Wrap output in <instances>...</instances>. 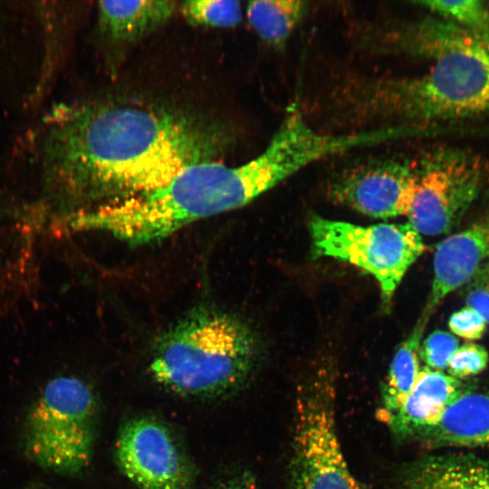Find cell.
<instances>
[{
  "label": "cell",
  "instance_id": "obj_19",
  "mask_svg": "<svg viewBox=\"0 0 489 489\" xmlns=\"http://www.w3.org/2000/svg\"><path fill=\"white\" fill-rule=\"evenodd\" d=\"M181 12L189 24L211 27H233L242 18L241 3L234 0L185 1Z\"/></svg>",
  "mask_w": 489,
  "mask_h": 489
},
{
  "label": "cell",
  "instance_id": "obj_6",
  "mask_svg": "<svg viewBox=\"0 0 489 489\" xmlns=\"http://www.w3.org/2000/svg\"><path fill=\"white\" fill-rule=\"evenodd\" d=\"M314 254L353 264L378 282L388 304L426 245L409 224L358 225L313 216L309 222Z\"/></svg>",
  "mask_w": 489,
  "mask_h": 489
},
{
  "label": "cell",
  "instance_id": "obj_2",
  "mask_svg": "<svg viewBox=\"0 0 489 489\" xmlns=\"http://www.w3.org/2000/svg\"><path fill=\"white\" fill-rule=\"evenodd\" d=\"M381 49L428 59L414 76H361L332 92L338 115L382 126L430 124L489 114V34L471 32L440 17L388 28Z\"/></svg>",
  "mask_w": 489,
  "mask_h": 489
},
{
  "label": "cell",
  "instance_id": "obj_1",
  "mask_svg": "<svg viewBox=\"0 0 489 489\" xmlns=\"http://www.w3.org/2000/svg\"><path fill=\"white\" fill-rule=\"evenodd\" d=\"M226 144L216 123L111 102L72 109L59 119L47 138L46 157L52 177L66 192L113 201L166 186L185 168L215 160Z\"/></svg>",
  "mask_w": 489,
  "mask_h": 489
},
{
  "label": "cell",
  "instance_id": "obj_9",
  "mask_svg": "<svg viewBox=\"0 0 489 489\" xmlns=\"http://www.w3.org/2000/svg\"><path fill=\"white\" fill-rule=\"evenodd\" d=\"M117 464L139 489H192L195 469L172 430L150 417L127 421L115 445Z\"/></svg>",
  "mask_w": 489,
  "mask_h": 489
},
{
  "label": "cell",
  "instance_id": "obj_7",
  "mask_svg": "<svg viewBox=\"0 0 489 489\" xmlns=\"http://www.w3.org/2000/svg\"><path fill=\"white\" fill-rule=\"evenodd\" d=\"M334 401L333 385L326 376L306 385L296 398L291 464L294 489H360L338 438Z\"/></svg>",
  "mask_w": 489,
  "mask_h": 489
},
{
  "label": "cell",
  "instance_id": "obj_11",
  "mask_svg": "<svg viewBox=\"0 0 489 489\" xmlns=\"http://www.w3.org/2000/svg\"><path fill=\"white\" fill-rule=\"evenodd\" d=\"M486 264H489V216L449 235L437 245L431 291L421 315L429 319L449 293L465 285Z\"/></svg>",
  "mask_w": 489,
  "mask_h": 489
},
{
  "label": "cell",
  "instance_id": "obj_4",
  "mask_svg": "<svg viewBox=\"0 0 489 489\" xmlns=\"http://www.w3.org/2000/svg\"><path fill=\"white\" fill-rule=\"evenodd\" d=\"M256 355V340L244 321L216 309L200 308L161 337L149 370L173 394L214 398L232 394L245 383Z\"/></svg>",
  "mask_w": 489,
  "mask_h": 489
},
{
  "label": "cell",
  "instance_id": "obj_8",
  "mask_svg": "<svg viewBox=\"0 0 489 489\" xmlns=\"http://www.w3.org/2000/svg\"><path fill=\"white\" fill-rule=\"evenodd\" d=\"M485 168L476 157L456 149L428 153L415 163L408 224L417 233H449L478 196Z\"/></svg>",
  "mask_w": 489,
  "mask_h": 489
},
{
  "label": "cell",
  "instance_id": "obj_15",
  "mask_svg": "<svg viewBox=\"0 0 489 489\" xmlns=\"http://www.w3.org/2000/svg\"><path fill=\"white\" fill-rule=\"evenodd\" d=\"M177 3L167 0L102 1L98 3L103 33L117 43L138 41L152 33L173 15Z\"/></svg>",
  "mask_w": 489,
  "mask_h": 489
},
{
  "label": "cell",
  "instance_id": "obj_10",
  "mask_svg": "<svg viewBox=\"0 0 489 489\" xmlns=\"http://www.w3.org/2000/svg\"><path fill=\"white\" fill-rule=\"evenodd\" d=\"M415 178V163L385 158L348 168L331 181V199L374 218L407 216Z\"/></svg>",
  "mask_w": 489,
  "mask_h": 489
},
{
  "label": "cell",
  "instance_id": "obj_22",
  "mask_svg": "<svg viewBox=\"0 0 489 489\" xmlns=\"http://www.w3.org/2000/svg\"><path fill=\"white\" fill-rule=\"evenodd\" d=\"M448 327L452 333L465 340H477L484 336L487 323L478 312L466 305L451 314Z\"/></svg>",
  "mask_w": 489,
  "mask_h": 489
},
{
  "label": "cell",
  "instance_id": "obj_18",
  "mask_svg": "<svg viewBox=\"0 0 489 489\" xmlns=\"http://www.w3.org/2000/svg\"><path fill=\"white\" fill-rule=\"evenodd\" d=\"M419 5L474 33L489 34V8L480 0L421 1Z\"/></svg>",
  "mask_w": 489,
  "mask_h": 489
},
{
  "label": "cell",
  "instance_id": "obj_12",
  "mask_svg": "<svg viewBox=\"0 0 489 489\" xmlns=\"http://www.w3.org/2000/svg\"><path fill=\"white\" fill-rule=\"evenodd\" d=\"M465 391L461 380L425 367L403 404L385 420L399 436H417L435 425L447 406Z\"/></svg>",
  "mask_w": 489,
  "mask_h": 489
},
{
  "label": "cell",
  "instance_id": "obj_14",
  "mask_svg": "<svg viewBox=\"0 0 489 489\" xmlns=\"http://www.w3.org/2000/svg\"><path fill=\"white\" fill-rule=\"evenodd\" d=\"M405 489H489V458L471 455L424 458L408 473Z\"/></svg>",
  "mask_w": 489,
  "mask_h": 489
},
{
  "label": "cell",
  "instance_id": "obj_3",
  "mask_svg": "<svg viewBox=\"0 0 489 489\" xmlns=\"http://www.w3.org/2000/svg\"><path fill=\"white\" fill-rule=\"evenodd\" d=\"M306 164L299 139L279 130L258 156L242 165L194 164L158 189L78 213L70 225L107 232L130 244L154 243L195 221L245 206Z\"/></svg>",
  "mask_w": 489,
  "mask_h": 489
},
{
  "label": "cell",
  "instance_id": "obj_5",
  "mask_svg": "<svg viewBox=\"0 0 489 489\" xmlns=\"http://www.w3.org/2000/svg\"><path fill=\"white\" fill-rule=\"evenodd\" d=\"M97 412V398L83 380L71 376L51 379L26 417L27 455L45 470L79 473L92 455Z\"/></svg>",
  "mask_w": 489,
  "mask_h": 489
},
{
  "label": "cell",
  "instance_id": "obj_24",
  "mask_svg": "<svg viewBox=\"0 0 489 489\" xmlns=\"http://www.w3.org/2000/svg\"><path fill=\"white\" fill-rule=\"evenodd\" d=\"M214 489H258L254 479L246 474L237 475L220 483Z\"/></svg>",
  "mask_w": 489,
  "mask_h": 489
},
{
  "label": "cell",
  "instance_id": "obj_23",
  "mask_svg": "<svg viewBox=\"0 0 489 489\" xmlns=\"http://www.w3.org/2000/svg\"><path fill=\"white\" fill-rule=\"evenodd\" d=\"M465 285L466 305L478 312L489 324V264L480 268Z\"/></svg>",
  "mask_w": 489,
  "mask_h": 489
},
{
  "label": "cell",
  "instance_id": "obj_16",
  "mask_svg": "<svg viewBox=\"0 0 489 489\" xmlns=\"http://www.w3.org/2000/svg\"><path fill=\"white\" fill-rule=\"evenodd\" d=\"M427 321L428 319L420 316L393 357L382 391L384 419L400 408L417 379L420 342Z\"/></svg>",
  "mask_w": 489,
  "mask_h": 489
},
{
  "label": "cell",
  "instance_id": "obj_13",
  "mask_svg": "<svg viewBox=\"0 0 489 489\" xmlns=\"http://www.w3.org/2000/svg\"><path fill=\"white\" fill-rule=\"evenodd\" d=\"M417 436L433 446H488L489 391H465Z\"/></svg>",
  "mask_w": 489,
  "mask_h": 489
},
{
  "label": "cell",
  "instance_id": "obj_21",
  "mask_svg": "<svg viewBox=\"0 0 489 489\" xmlns=\"http://www.w3.org/2000/svg\"><path fill=\"white\" fill-rule=\"evenodd\" d=\"M458 347L459 340L455 335L436 330L420 344L419 358L421 357L427 368L443 371Z\"/></svg>",
  "mask_w": 489,
  "mask_h": 489
},
{
  "label": "cell",
  "instance_id": "obj_17",
  "mask_svg": "<svg viewBox=\"0 0 489 489\" xmlns=\"http://www.w3.org/2000/svg\"><path fill=\"white\" fill-rule=\"evenodd\" d=\"M307 10L299 0H261L247 5V19L266 43L282 46L286 43Z\"/></svg>",
  "mask_w": 489,
  "mask_h": 489
},
{
  "label": "cell",
  "instance_id": "obj_20",
  "mask_svg": "<svg viewBox=\"0 0 489 489\" xmlns=\"http://www.w3.org/2000/svg\"><path fill=\"white\" fill-rule=\"evenodd\" d=\"M489 363L487 350L477 343L467 342L457 348L451 356L447 371L451 377L462 380L480 374Z\"/></svg>",
  "mask_w": 489,
  "mask_h": 489
}]
</instances>
